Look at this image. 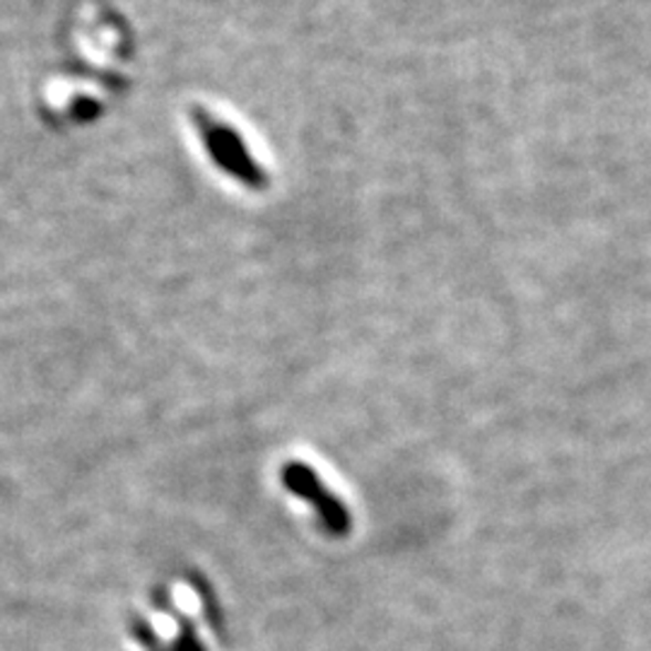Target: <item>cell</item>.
I'll return each instance as SVG.
<instances>
[{"instance_id":"6da1fadb","label":"cell","mask_w":651,"mask_h":651,"mask_svg":"<svg viewBox=\"0 0 651 651\" xmlns=\"http://www.w3.org/2000/svg\"><path fill=\"white\" fill-rule=\"evenodd\" d=\"M198 128H201V133H203L206 148L210 150L212 157H216V162L224 171H230L232 177H237L239 181H244L249 186L263 183L261 169L251 162L249 153L244 150V145H242V140H239L234 130L220 126L216 118H210L206 114L198 116Z\"/></svg>"}]
</instances>
